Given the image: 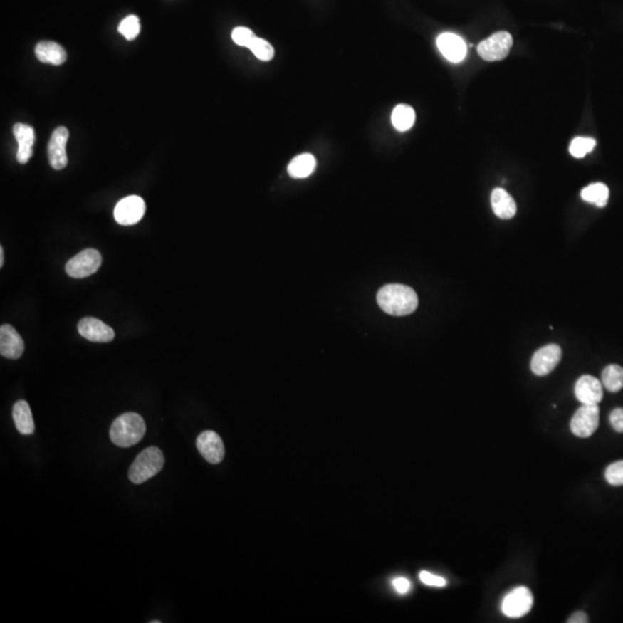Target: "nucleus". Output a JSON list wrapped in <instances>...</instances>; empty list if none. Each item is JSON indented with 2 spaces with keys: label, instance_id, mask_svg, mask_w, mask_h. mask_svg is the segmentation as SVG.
<instances>
[{
  "label": "nucleus",
  "instance_id": "nucleus-19",
  "mask_svg": "<svg viewBox=\"0 0 623 623\" xmlns=\"http://www.w3.org/2000/svg\"><path fill=\"white\" fill-rule=\"evenodd\" d=\"M13 420L16 424V429L22 435H31L35 431V423H33V414H31V407L27 402L21 401L16 402L13 407Z\"/></svg>",
  "mask_w": 623,
  "mask_h": 623
},
{
  "label": "nucleus",
  "instance_id": "nucleus-28",
  "mask_svg": "<svg viewBox=\"0 0 623 623\" xmlns=\"http://www.w3.org/2000/svg\"><path fill=\"white\" fill-rule=\"evenodd\" d=\"M256 33L246 27H238L232 31V40L237 46L249 48L256 38Z\"/></svg>",
  "mask_w": 623,
  "mask_h": 623
},
{
  "label": "nucleus",
  "instance_id": "nucleus-22",
  "mask_svg": "<svg viewBox=\"0 0 623 623\" xmlns=\"http://www.w3.org/2000/svg\"><path fill=\"white\" fill-rule=\"evenodd\" d=\"M581 197L589 204H596L597 207H605L609 198V189L602 183H595L587 186L581 192Z\"/></svg>",
  "mask_w": 623,
  "mask_h": 623
},
{
  "label": "nucleus",
  "instance_id": "nucleus-20",
  "mask_svg": "<svg viewBox=\"0 0 623 623\" xmlns=\"http://www.w3.org/2000/svg\"><path fill=\"white\" fill-rule=\"evenodd\" d=\"M315 165L316 161L313 155L301 154L292 159L288 167V172L295 179H303L313 174Z\"/></svg>",
  "mask_w": 623,
  "mask_h": 623
},
{
  "label": "nucleus",
  "instance_id": "nucleus-2",
  "mask_svg": "<svg viewBox=\"0 0 623 623\" xmlns=\"http://www.w3.org/2000/svg\"><path fill=\"white\" fill-rule=\"evenodd\" d=\"M146 434V423L134 412L119 416L110 429V439L118 447L128 448L139 444Z\"/></svg>",
  "mask_w": 623,
  "mask_h": 623
},
{
  "label": "nucleus",
  "instance_id": "nucleus-15",
  "mask_svg": "<svg viewBox=\"0 0 623 623\" xmlns=\"http://www.w3.org/2000/svg\"><path fill=\"white\" fill-rule=\"evenodd\" d=\"M25 343L14 327L3 325L0 327V353L7 359H19L23 355Z\"/></svg>",
  "mask_w": 623,
  "mask_h": 623
},
{
  "label": "nucleus",
  "instance_id": "nucleus-9",
  "mask_svg": "<svg viewBox=\"0 0 623 623\" xmlns=\"http://www.w3.org/2000/svg\"><path fill=\"white\" fill-rule=\"evenodd\" d=\"M561 358V347L557 344H548L546 347H540L532 357L531 371L538 377H545L557 367Z\"/></svg>",
  "mask_w": 623,
  "mask_h": 623
},
{
  "label": "nucleus",
  "instance_id": "nucleus-4",
  "mask_svg": "<svg viewBox=\"0 0 623 623\" xmlns=\"http://www.w3.org/2000/svg\"><path fill=\"white\" fill-rule=\"evenodd\" d=\"M513 46V37L508 31H498L478 46V55L483 61H498L505 59Z\"/></svg>",
  "mask_w": 623,
  "mask_h": 623
},
{
  "label": "nucleus",
  "instance_id": "nucleus-33",
  "mask_svg": "<svg viewBox=\"0 0 623 623\" xmlns=\"http://www.w3.org/2000/svg\"><path fill=\"white\" fill-rule=\"evenodd\" d=\"M4 260H5V254H4L3 246H0V268L4 266Z\"/></svg>",
  "mask_w": 623,
  "mask_h": 623
},
{
  "label": "nucleus",
  "instance_id": "nucleus-5",
  "mask_svg": "<svg viewBox=\"0 0 623 623\" xmlns=\"http://www.w3.org/2000/svg\"><path fill=\"white\" fill-rule=\"evenodd\" d=\"M102 265V256L98 249H85L66 263V273L73 278H85L95 274Z\"/></svg>",
  "mask_w": 623,
  "mask_h": 623
},
{
  "label": "nucleus",
  "instance_id": "nucleus-13",
  "mask_svg": "<svg viewBox=\"0 0 623 623\" xmlns=\"http://www.w3.org/2000/svg\"><path fill=\"white\" fill-rule=\"evenodd\" d=\"M575 396L582 404L598 405L604 396L602 383L592 375H583L575 384Z\"/></svg>",
  "mask_w": 623,
  "mask_h": 623
},
{
  "label": "nucleus",
  "instance_id": "nucleus-26",
  "mask_svg": "<svg viewBox=\"0 0 623 623\" xmlns=\"http://www.w3.org/2000/svg\"><path fill=\"white\" fill-rule=\"evenodd\" d=\"M118 31L126 40L133 41L140 33V20L137 16H128L120 22Z\"/></svg>",
  "mask_w": 623,
  "mask_h": 623
},
{
  "label": "nucleus",
  "instance_id": "nucleus-7",
  "mask_svg": "<svg viewBox=\"0 0 623 623\" xmlns=\"http://www.w3.org/2000/svg\"><path fill=\"white\" fill-rule=\"evenodd\" d=\"M533 597L531 591L525 587H516L508 593L502 600V612L506 617L518 619L531 611Z\"/></svg>",
  "mask_w": 623,
  "mask_h": 623
},
{
  "label": "nucleus",
  "instance_id": "nucleus-17",
  "mask_svg": "<svg viewBox=\"0 0 623 623\" xmlns=\"http://www.w3.org/2000/svg\"><path fill=\"white\" fill-rule=\"evenodd\" d=\"M491 202H492L493 211L498 219H511L516 215V202L505 189H494L491 195Z\"/></svg>",
  "mask_w": 623,
  "mask_h": 623
},
{
  "label": "nucleus",
  "instance_id": "nucleus-1",
  "mask_svg": "<svg viewBox=\"0 0 623 623\" xmlns=\"http://www.w3.org/2000/svg\"><path fill=\"white\" fill-rule=\"evenodd\" d=\"M377 304L383 312L394 316L414 313L418 308V295L410 286L388 284L377 292Z\"/></svg>",
  "mask_w": 623,
  "mask_h": 623
},
{
  "label": "nucleus",
  "instance_id": "nucleus-10",
  "mask_svg": "<svg viewBox=\"0 0 623 623\" xmlns=\"http://www.w3.org/2000/svg\"><path fill=\"white\" fill-rule=\"evenodd\" d=\"M197 448L207 462L219 464L224 459V444L222 439L213 431H204L197 439Z\"/></svg>",
  "mask_w": 623,
  "mask_h": 623
},
{
  "label": "nucleus",
  "instance_id": "nucleus-12",
  "mask_svg": "<svg viewBox=\"0 0 623 623\" xmlns=\"http://www.w3.org/2000/svg\"><path fill=\"white\" fill-rule=\"evenodd\" d=\"M83 337L96 343H108L115 338V330L110 325L96 318H83L78 325Z\"/></svg>",
  "mask_w": 623,
  "mask_h": 623
},
{
  "label": "nucleus",
  "instance_id": "nucleus-8",
  "mask_svg": "<svg viewBox=\"0 0 623 623\" xmlns=\"http://www.w3.org/2000/svg\"><path fill=\"white\" fill-rule=\"evenodd\" d=\"M146 213V204L137 195H130L117 204L113 215L120 225H134L140 222Z\"/></svg>",
  "mask_w": 623,
  "mask_h": 623
},
{
  "label": "nucleus",
  "instance_id": "nucleus-24",
  "mask_svg": "<svg viewBox=\"0 0 623 623\" xmlns=\"http://www.w3.org/2000/svg\"><path fill=\"white\" fill-rule=\"evenodd\" d=\"M248 49L260 61H269L274 58V48L271 46V43L267 42L266 40H262L260 37L256 36L254 38Z\"/></svg>",
  "mask_w": 623,
  "mask_h": 623
},
{
  "label": "nucleus",
  "instance_id": "nucleus-23",
  "mask_svg": "<svg viewBox=\"0 0 623 623\" xmlns=\"http://www.w3.org/2000/svg\"><path fill=\"white\" fill-rule=\"evenodd\" d=\"M602 382L608 392H620L623 388V368L619 365H608L602 371Z\"/></svg>",
  "mask_w": 623,
  "mask_h": 623
},
{
  "label": "nucleus",
  "instance_id": "nucleus-25",
  "mask_svg": "<svg viewBox=\"0 0 623 623\" xmlns=\"http://www.w3.org/2000/svg\"><path fill=\"white\" fill-rule=\"evenodd\" d=\"M596 146V140L592 137H575L570 143L569 152L574 157L582 158L587 155V152H592Z\"/></svg>",
  "mask_w": 623,
  "mask_h": 623
},
{
  "label": "nucleus",
  "instance_id": "nucleus-14",
  "mask_svg": "<svg viewBox=\"0 0 623 623\" xmlns=\"http://www.w3.org/2000/svg\"><path fill=\"white\" fill-rule=\"evenodd\" d=\"M436 46L444 58L451 63H461L466 57V42L456 33H444L436 40Z\"/></svg>",
  "mask_w": 623,
  "mask_h": 623
},
{
  "label": "nucleus",
  "instance_id": "nucleus-32",
  "mask_svg": "<svg viewBox=\"0 0 623 623\" xmlns=\"http://www.w3.org/2000/svg\"><path fill=\"white\" fill-rule=\"evenodd\" d=\"M589 622V617L584 612L578 611L572 617H569L568 623H587Z\"/></svg>",
  "mask_w": 623,
  "mask_h": 623
},
{
  "label": "nucleus",
  "instance_id": "nucleus-11",
  "mask_svg": "<svg viewBox=\"0 0 623 623\" xmlns=\"http://www.w3.org/2000/svg\"><path fill=\"white\" fill-rule=\"evenodd\" d=\"M70 137L68 130L64 126L56 128L52 133L51 139L49 141L48 146V157H49V163L55 170H63L66 167L67 154H66V143Z\"/></svg>",
  "mask_w": 623,
  "mask_h": 623
},
{
  "label": "nucleus",
  "instance_id": "nucleus-18",
  "mask_svg": "<svg viewBox=\"0 0 623 623\" xmlns=\"http://www.w3.org/2000/svg\"><path fill=\"white\" fill-rule=\"evenodd\" d=\"M35 55L41 63L56 65V66L64 64L66 61V52L64 48L59 46L58 43L50 42V41L38 43L35 48Z\"/></svg>",
  "mask_w": 623,
  "mask_h": 623
},
{
  "label": "nucleus",
  "instance_id": "nucleus-16",
  "mask_svg": "<svg viewBox=\"0 0 623 623\" xmlns=\"http://www.w3.org/2000/svg\"><path fill=\"white\" fill-rule=\"evenodd\" d=\"M13 133L18 141V154H16V159L20 164H26L33 156V143H35V131L29 125L19 124L14 125L13 127Z\"/></svg>",
  "mask_w": 623,
  "mask_h": 623
},
{
  "label": "nucleus",
  "instance_id": "nucleus-27",
  "mask_svg": "<svg viewBox=\"0 0 623 623\" xmlns=\"http://www.w3.org/2000/svg\"><path fill=\"white\" fill-rule=\"evenodd\" d=\"M606 481L611 483L612 486H622L623 485V461L612 463L611 466L606 468Z\"/></svg>",
  "mask_w": 623,
  "mask_h": 623
},
{
  "label": "nucleus",
  "instance_id": "nucleus-6",
  "mask_svg": "<svg viewBox=\"0 0 623 623\" xmlns=\"http://www.w3.org/2000/svg\"><path fill=\"white\" fill-rule=\"evenodd\" d=\"M598 405L582 404V407L575 412L570 422V429L572 434L578 438H589L596 432L599 426Z\"/></svg>",
  "mask_w": 623,
  "mask_h": 623
},
{
  "label": "nucleus",
  "instance_id": "nucleus-30",
  "mask_svg": "<svg viewBox=\"0 0 623 623\" xmlns=\"http://www.w3.org/2000/svg\"><path fill=\"white\" fill-rule=\"evenodd\" d=\"M609 423L615 432L623 433V409L617 407L609 414Z\"/></svg>",
  "mask_w": 623,
  "mask_h": 623
},
{
  "label": "nucleus",
  "instance_id": "nucleus-21",
  "mask_svg": "<svg viewBox=\"0 0 623 623\" xmlns=\"http://www.w3.org/2000/svg\"><path fill=\"white\" fill-rule=\"evenodd\" d=\"M414 120H416L414 110L407 104H399L392 111V122L397 131H409L414 126Z\"/></svg>",
  "mask_w": 623,
  "mask_h": 623
},
{
  "label": "nucleus",
  "instance_id": "nucleus-31",
  "mask_svg": "<svg viewBox=\"0 0 623 623\" xmlns=\"http://www.w3.org/2000/svg\"><path fill=\"white\" fill-rule=\"evenodd\" d=\"M392 587H395V590L401 595H405L409 592L411 589V583L407 578L396 577L392 581Z\"/></svg>",
  "mask_w": 623,
  "mask_h": 623
},
{
  "label": "nucleus",
  "instance_id": "nucleus-29",
  "mask_svg": "<svg viewBox=\"0 0 623 623\" xmlns=\"http://www.w3.org/2000/svg\"><path fill=\"white\" fill-rule=\"evenodd\" d=\"M419 578L420 581L429 587H444L447 584V581L444 577L429 572H420Z\"/></svg>",
  "mask_w": 623,
  "mask_h": 623
},
{
  "label": "nucleus",
  "instance_id": "nucleus-3",
  "mask_svg": "<svg viewBox=\"0 0 623 623\" xmlns=\"http://www.w3.org/2000/svg\"><path fill=\"white\" fill-rule=\"evenodd\" d=\"M164 455L157 447H150L141 451L132 463L128 478L135 485L146 483L162 471L164 466Z\"/></svg>",
  "mask_w": 623,
  "mask_h": 623
}]
</instances>
